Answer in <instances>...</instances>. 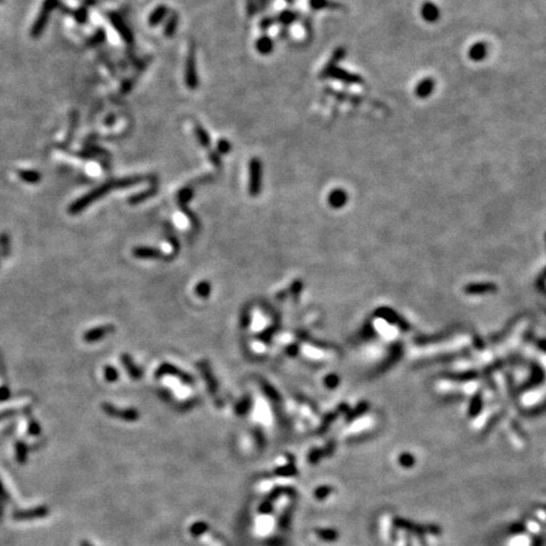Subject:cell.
<instances>
[{
    "label": "cell",
    "mask_w": 546,
    "mask_h": 546,
    "mask_svg": "<svg viewBox=\"0 0 546 546\" xmlns=\"http://www.w3.org/2000/svg\"><path fill=\"white\" fill-rule=\"evenodd\" d=\"M0 252L3 257H8L10 253V243L9 238L6 234H1L0 235Z\"/></svg>",
    "instance_id": "obj_7"
},
{
    "label": "cell",
    "mask_w": 546,
    "mask_h": 546,
    "mask_svg": "<svg viewBox=\"0 0 546 546\" xmlns=\"http://www.w3.org/2000/svg\"><path fill=\"white\" fill-rule=\"evenodd\" d=\"M105 375H107V379L108 381H114V379H116V371L114 368H107L105 369Z\"/></svg>",
    "instance_id": "obj_16"
},
{
    "label": "cell",
    "mask_w": 546,
    "mask_h": 546,
    "mask_svg": "<svg viewBox=\"0 0 546 546\" xmlns=\"http://www.w3.org/2000/svg\"><path fill=\"white\" fill-rule=\"evenodd\" d=\"M316 534H317V536L324 541H335L338 540V537H339L338 531L331 530V528H321V530H317Z\"/></svg>",
    "instance_id": "obj_5"
},
{
    "label": "cell",
    "mask_w": 546,
    "mask_h": 546,
    "mask_svg": "<svg viewBox=\"0 0 546 546\" xmlns=\"http://www.w3.org/2000/svg\"><path fill=\"white\" fill-rule=\"evenodd\" d=\"M19 176H21V177L23 178V180L27 181V182H37V181L39 180V177H41V176H39V174L37 173V172H33V171H32V172L23 171V172H22V173H21V172H19Z\"/></svg>",
    "instance_id": "obj_9"
},
{
    "label": "cell",
    "mask_w": 546,
    "mask_h": 546,
    "mask_svg": "<svg viewBox=\"0 0 546 546\" xmlns=\"http://www.w3.org/2000/svg\"><path fill=\"white\" fill-rule=\"evenodd\" d=\"M10 397V391L9 388L4 384L0 387V401H6Z\"/></svg>",
    "instance_id": "obj_13"
},
{
    "label": "cell",
    "mask_w": 546,
    "mask_h": 546,
    "mask_svg": "<svg viewBox=\"0 0 546 546\" xmlns=\"http://www.w3.org/2000/svg\"><path fill=\"white\" fill-rule=\"evenodd\" d=\"M545 511H546V508H545Z\"/></svg>",
    "instance_id": "obj_22"
},
{
    "label": "cell",
    "mask_w": 546,
    "mask_h": 546,
    "mask_svg": "<svg viewBox=\"0 0 546 546\" xmlns=\"http://www.w3.org/2000/svg\"><path fill=\"white\" fill-rule=\"evenodd\" d=\"M15 413H17V411H14V410L3 411V412H0V420L6 419V417H9V416H13V415H15Z\"/></svg>",
    "instance_id": "obj_18"
},
{
    "label": "cell",
    "mask_w": 546,
    "mask_h": 546,
    "mask_svg": "<svg viewBox=\"0 0 546 546\" xmlns=\"http://www.w3.org/2000/svg\"><path fill=\"white\" fill-rule=\"evenodd\" d=\"M165 13H166L165 8H160V9H157V12L154 13L153 15H152V18H151L152 23H157V22L160 21L161 17H163V15H165Z\"/></svg>",
    "instance_id": "obj_15"
},
{
    "label": "cell",
    "mask_w": 546,
    "mask_h": 546,
    "mask_svg": "<svg viewBox=\"0 0 546 546\" xmlns=\"http://www.w3.org/2000/svg\"><path fill=\"white\" fill-rule=\"evenodd\" d=\"M510 530L512 534H521V532L525 531V526H523L522 523H514V525L510 527Z\"/></svg>",
    "instance_id": "obj_17"
},
{
    "label": "cell",
    "mask_w": 546,
    "mask_h": 546,
    "mask_svg": "<svg viewBox=\"0 0 546 546\" xmlns=\"http://www.w3.org/2000/svg\"><path fill=\"white\" fill-rule=\"evenodd\" d=\"M29 431H33V432H38L39 431V426L37 425L36 422L32 421L29 422Z\"/></svg>",
    "instance_id": "obj_20"
},
{
    "label": "cell",
    "mask_w": 546,
    "mask_h": 546,
    "mask_svg": "<svg viewBox=\"0 0 546 546\" xmlns=\"http://www.w3.org/2000/svg\"><path fill=\"white\" fill-rule=\"evenodd\" d=\"M331 490H333V489H331L330 487L319 488V489L316 490V498H317V499H325L326 497L329 496V494H330Z\"/></svg>",
    "instance_id": "obj_12"
},
{
    "label": "cell",
    "mask_w": 546,
    "mask_h": 546,
    "mask_svg": "<svg viewBox=\"0 0 546 546\" xmlns=\"http://www.w3.org/2000/svg\"><path fill=\"white\" fill-rule=\"evenodd\" d=\"M113 330L112 326H100V328H95L92 330L86 331V334L84 335V340L87 343L96 342L100 340L101 338H104L107 334H109Z\"/></svg>",
    "instance_id": "obj_3"
},
{
    "label": "cell",
    "mask_w": 546,
    "mask_h": 546,
    "mask_svg": "<svg viewBox=\"0 0 546 546\" xmlns=\"http://www.w3.org/2000/svg\"><path fill=\"white\" fill-rule=\"evenodd\" d=\"M400 464H401L402 466H404V468H411V466L415 464V459H413L412 455L410 454H402L401 457H400Z\"/></svg>",
    "instance_id": "obj_11"
},
{
    "label": "cell",
    "mask_w": 546,
    "mask_h": 546,
    "mask_svg": "<svg viewBox=\"0 0 546 546\" xmlns=\"http://www.w3.org/2000/svg\"><path fill=\"white\" fill-rule=\"evenodd\" d=\"M421 13H422V17H424L428 22L436 21L437 15H439V10H437V8L434 5V4L431 3L424 4Z\"/></svg>",
    "instance_id": "obj_4"
},
{
    "label": "cell",
    "mask_w": 546,
    "mask_h": 546,
    "mask_svg": "<svg viewBox=\"0 0 546 546\" xmlns=\"http://www.w3.org/2000/svg\"><path fill=\"white\" fill-rule=\"evenodd\" d=\"M345 200V194L343 191H334L330 196L331 205H342L343 201Z\"/></svg>",
    "instance_id": "obj_8"
},
{
    "label": "cell",
    "mask_w": 546,
    "mask_h": 546,
    "mask_svg": "<svg viewBox=\"0 0 546 546\" xmlns=\"http://www.w3.org/2000/svg\"><path fill=\"white\" fill-rule=\"evenodd\" d=\"M543 545H544V539H543V537H539V536L535 539L534 544H532V546H543Z\"/></svg>",
    "instance_id": "obj_21"
},
{
    "label": "cell",
    "mask_w": 546,
    "mask_h": 546,
    "mask_svg": "<svg viewBox=\"0 0 546 546\" xmlns=\"http://www.w3.org/2000/svg\"><path fill=\"white\" fill-rule=\"evenodd\" d=\"M198 136H199V139H200L201 144L207 145L209 139H207V136H206V133H205V130L201 129V128H198Z\"/></svg>",
    "instance_id": "obj_14"
},
{
    "label": "cell",
    "mask_w": 546,
    "mask_h": 546,
    "mask_svg": "<svg viewBox=\"0 0 546 546\" xmlns=\"http://www.w3.org/2000/svg\"><path fill=\"white\" fill-rule=\"evenodd\" d=\"M258 50L262 54H268L269 51L272 50V42L268 38H262L258 42Z\"/></svg>",
    "instance_id": "obj_10"
},
{
    "label": "cell",
    "mask_w": 546,
    "mask_h": 546,
    "mask_svg": "<svg viewBox=\"0 0 546 546\" xmlns=\"http://www.w3.org/2000/svg\"><path fill=\"white\" fill-rule=\"evenodd\" d=\"M486 54H487V48L484 47V45H482V43H477L470 50V57L473 59H475V61H479V59L483 58L486 56Z\"/></svg>",
    "instance_id": "obj_6"
},
{
    "label": "cell",
    "mask_w": 546,
    "mask_h": 546,
    "mask_svg": "<svg viewBox=\"0 0 546 546\" xmlns=\"http://www.w3.org/2000/svg\"><path fill=\"white\" fill-rule=\"evenodd\" d=\"M393 525H395L396 528H401V530H404L410 534H415L417 536L428 534V525H420V523L413 522V521L407 518H402V517H395Z\"/></svg>",
    "instance_id": "obj_1"
},
{
    "label": "cell",
    "mask_w": 546,
    "mask_h": 546,
    "mask_svg": "<svg viewBox=\"0 0 546 546\" xmlns=\"http://www.w3.org/2000/svg\"><path fill=\"white\" fill-rule=\"evenodd\" d=\"M251 194L257 195L260 187V163L257 158L251 161Z\"/></svg>",
    "instance_id": "obj_2"
},
{
    "label": "cell",
    "mask_w": 546,
    "mask_h": 546,
    "mask_svg": "<svg viewBox=\"0 0 546 546\" xmlns=\"http://www.w3.org/2000/svg\"><path fill=\"white\" fill-rule=\"evenodd\" d=\"M223 143H220L219 144V148H220V151H223V153H227L228 149H229V144L227 143V141H222Z\"/></svg>",
    "instance_id": "obj_19"
}]
</instances>
